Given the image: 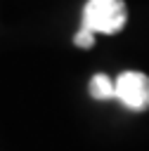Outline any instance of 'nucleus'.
Wrapping results in <instances>:
<instances>
[{"instance_id":"obj_1","label":"nucleus","mask_w":149,"mask_h":151,"mask_svg":"<svg viewBox=\"0 0 149 151\" xmlns=\"http://www.w3.org/2000/svg\"><path fill=\"white\" fill-rule=\"evenodd\" d=\"M125 21H128V9L123 0H88L83 7L80 28L114 35L125 26Z\"/></svg>"},{"instance_id":"obj_4","label":"nucleus","mask_w":149,"mask_h":151,"mask_svg":"<svg viewBox=\"0 0 149 151\" xmlns=\"http://www.w3.org/2000/svg\"><path fill=\"white\" fill-rule=\"evenodd\" d=\"M73 42H76L78 47L88 50V47H92V45H95V33H92V31H88V28H78V33L73 35Z\"/></svg>"},{"instance_id":"obj_3","label":"nucleus","mask_w":149,"mask_h":151,"mask_svg":"<svg viewBox=\"0 0 149 151\" xmlns=\"http://www.w3.org/2000/svg\"><path fill=\"white\" fill-rule=\"evenodd\" d=\"M90 94L95 99H111L116 97V80H111L104 73H95L90 80Z\"/></svg>"},{"instance_id":"obj_2","label":"nucleus","mask_w":149,"mask_h":151,"mask_svg":"<svg viewBox=\"0 0 149 151\" xmlns=\"http://www.w3.org/2000/svg\"><path fill=\"white\" fill-rule=\"evenodd\" d=\"M116 99L132 111L149 109V78L140 71H123L116 78Z\"/></svg>"}]
</instances>
